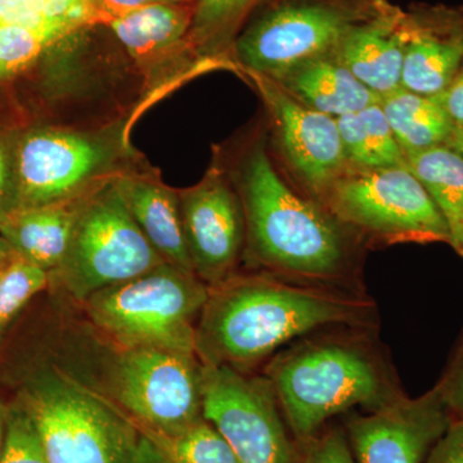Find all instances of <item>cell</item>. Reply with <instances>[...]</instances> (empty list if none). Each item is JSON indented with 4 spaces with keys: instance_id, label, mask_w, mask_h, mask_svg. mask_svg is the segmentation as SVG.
I'll return each mask as SVG.
<instances>
[{
    "instance_id": "1",
    "label": "cell",
    "mask_w": 463,
    "mask_h": 463,
    "mask_svg": "<svg viewBox=\"0 0 463 463\" xmlns=\"http://www.w3.org/2000/svg\"><path fill=\"white\" fill-rule=\"evenodd\" d=\"M370 298L346 289L289 281L270 273L209 288L196 326L201 362L246 370L289 341L318 330L373 328Z\"/></svg>"
},
{
    "instance_id": "2",
    "label": "cell",
    "mask_w": 463,
    "mask_h": 463,
    "mask_svg": "<svg viewBox=\"0 0 463 463\" xmlns=\"http://www.w3.org/2000/svg\"><path fill=\"white\" fill-rule=\"evenodd\" d=\"M250 263L289 281L364 294L350 230L277 172L267 148L249 152L240 176Z\"/></svg>"
},
{
    "instance_id": "3",
    "label": "cell",
    "mask_w": 463,
    "mask_h": 463,
    "mask_svg": "<svg viewBox=\"0 0 463 463\" xmlns=\"http://www.w3.org/2000/svg\"><path fill=\"white\" fill-rule=\"evenodd\" d=\"M371 330L346 327L303 339L268 365L265 377L298 443L350 408L376 411L405 397Z\"/></svg>"
},
{
    "instance_id": "4",
    "label": "cell",
    "mask_w": 463,
    "mask_h": 463,
    "mask_svg": "<svg viewBox=\"0 0 463 463\" xmlns=\"http://www.w3.org/2000/svg\"><path fill=\"white\" fill-rule=\"evenodd\" d=\"M209 288L196 276L163 263L84 301L91 321L123 349L196 352V326Z\"/></svg>"
},
{
    "instance_id": "5",
    "label": "cell",
    "mask_w": 463,
    "mask_h": 463,
    "mask_svg": "<svg viewBox=\"0 0 463 463\" xmlns=\"http://www.w3.org/2000/svg\"><path fill=\"white\" fill-rule=\"evenodd\" d=\"M20 403L50 463H133L141 438L133 420L66 374L35 377Z\"/></svg>"
},
{
    "instance_id": "6",
    "label": "cell",
    "mask_w": 463,
    "mask_h": 463,
    "mask_svg": "<svg viewBox=\"0 0 463 463\" xmlns=\"http://www.w3.org/2000/svg\"><path fill=\"white\" fill-rule=\"evenodd\" d=\"M318 203L350 231L380 242L450 245L446 219L407 164L347 165Z\"/></svg>"
},
{
    "instance_id": "7",
    "label": "cell",
    "mask_w": 463,
    "mask_h": 463,
    "mask_svg": "<svg viewBox=\"0 0 463 463\" xmlns=\"http://www.w3.org/2000/svg\"><path fill=\"white\" fill-rule=\"evenodd\" d=\"M163 263L115 182L76 207L69 250L56 270L69 294L84 303L100 289L130 281Z\"/></svg>"
},
{
    "instance_id": "8",
    "label": "cell",
    "mask_w": 463,
    "mask_h": 463,
    "mask_svg": "<svg viewBox=\"0 0 463 463\" xmlns=\"http://www.w3.org/2000/svg\"><path fill=\"white\" fill-rule=\"evenodd\" d=\"M376 0H277L236 41V56L252 74L281 78L330 53Z\"/></svg>"
},
{
    "instance_id": "9",
    "label": "cell",
    "mask_w": 463,
    "mask_h": 463,
    "mask_svg": "<svg viewBox=\"0 0 463 463\" xmlns=\"http://www.w3.org/2000/svg\"><path fill=\"white\" fill-rule=\"evenodd\" d=\"M112 385L139 430L175 434L203 419V362L197 353L123 349Z\"/></svg>"
},
{
    "instance_id": "10",
    "label": "cell",
    "mask_w": 463,
    "mask_h": 463,
    "mask_svg": "<svg viewBox=\"0 0 463 463\" xmlns=\"http://www.w3.org/2000/svg\"><path fill=\"white\" fill-rule=\"evenodd\" d=\"M267 377L203 364V416L223 435L241 463H301Z\"/></svg>"
},
{
    "instance_id": "11",
    "label": "cell",
    "mask_w": 463,
    "mask_h": 463,
    "mask_svg": "<svg viewBox=\"0 0 463 463\" xmlns=\"http://www.w3.org/2000/svg\"><path fill=\"white\" fill-rule=\"evenodd\" d=\"M453 419L437 385L417 398L354 416L346 437L355 463H423Z\"/></svg>"
},
{
    "instance_id": "12",
    "label": "cell",
    "mask_w": 463,
    "mask_h": 463,
    "mask_svg": "<svg viewBox=\"0 0 463 463\" xmlns=\"http://www.w3.org/2000/svg\"><path fill=\"white\" fill-rule=\"evenodd\" d=\"M179 203L194 274L209 288L222 285L234 276L245 251V215L239 194L214 172L185 192Z\"/></svg>"
},
{
    "instance_id": "13",
    "label": "cell",
    "mask_w": 463,
    "mask_h": 463,
    "mask_svg": "<svg viewBox=\"0 0 463 463\" xmlns=\"http://www.w3.org/2000/svg\"><path fill=\"white\" fill-rule=\"evenodd\" d=\"M250 74L269 109L286 163L312 199L318 201L349 165L336 118L307 108L272 79Z\"/></svg>"
},
{
    "instance_id": "14",
    "label": "cell",
    "mask_w": 463,
    "mask_h": 463,
    "mask_svg": "<svg viewBox=\"0 0 463 463\" xmlns=\"http://www.w3.org/2000/svg\"><path fill=\"white\" fill-rule=\"evenodd\" d=\"M105 160V149L79 134L57 130L29 134L17 154L18 207L58 205Z\"/></svg>"
},
{
    "instance_id": "15",
    "label": "cell",
    "mask_w": 463,
    "mask_h": 463,
    "mask_svg": "<svg viewBox=\"0 0 463 463\" xmlns=\"http://www.w3.org/2000/svg\"><path fill=\"white\" fill-rule=\"evenodd\" d=\"M402 88L438 97L463 62V7L420 5L408 9Z\"/></svg>"
},
{
    "instance_id": "16",
    "label": "cell",
    "mask_w": 463,
    "mask_h": 463,
    "mask_svg": "<svg viewBox=\"0 0 463 463\" xmlns=\"http://www.w3.org/2000/svg\"><path fill=\"white\" fill-rule=\"evenodd\" d=\"M407 39V11L376 0L373 11L344 33L334 54L381 99L402 88Z\"/></svg>"
},
{
    "instance_id": "17",
    "label": "cell",
    "mask_w": 463,
    "mask_h": 463,
    "mask_svg": "<svg viewBox=\"0 0 463 463\" xmlns=\"http://www.w3.org/2000/svg\"><path fill=\"white\" fill-rule=\"evenodd\" d=\"M274 81L307 108L335 118L380 100L337 60L334 51L300 63Z\"/></svg>"
},
{
    "instance_id": "18",
    "label": "cell",
    "mask_w": 463,
    "mask_h": 463,
    "mask_svg": "<svg viewBox=\"0 0 463 463\" xmlns=\"http://www.w3.org/2000/svg\"><path fill=\"white\" fill-rule=\"evenodd\" d=\"M134 221L165 263L196 276L183 230L181 203L172 191L139 178L116 182Z\"/></svg>"
},
{
    "instance_id": "19",
    "label": "cell",
    "mask_w": 463,
    "mask_h": 463,
    "mask_svg": "<svg viewBox=\"0 0 463 463\" xmlns=\"http://www.w3.org/2000/svg\"><path fill=\"white\" fill-rule=\"evenodd\" d=\"M76 207L58 205L16 207L0 213V236L14 254L43 269H57L69 250Z\"/></svg>"
},
{
    "instance_id": "20",
    "label": "cell",
    "mask_w": 463,
    "mask_h": 463,
    "mask_svg": "<svg viewBox=\"0 0 463 463\" xmlns=\"http://www.w3.org/2000/svg\"><path fill=\"white\" fill-rule=\"evenodd\" d=\"M380 105L405 156L447 145L455 130L456 124L437 97L399 88L381 97Z\"/></svg>"
},
{
    "instance_id": "21",
    "label": "cell",
    "mask_w": 463,
    "mask_h": 463,
    "mask_svg": "<svg viewBox=\"0 0 463 463\" xmlns=\"http://www.w3.org/2000/svg\"><path fill=\"white\" fill-rule=\"evenodd\" d=\"M405 158L446 219L450 246L463 257V157L444 145Z\"/></svg>"
},
{
    "instance_id": "22",
    "label": "cell",
    "mask_w": 463,
    "mask_h": 463,
    "mask_svg": "<svg viewBox=\"0 0 463 463\" xmlns=\"http://www.w3.org/2000/svg\"><path fill=\"white\" fill-rule=\"evenodd\" d=\"M194 12L173 2L155 3L116 18L108 25L134 58L147 60L182 41L191 30Z\"/></svg>"
},
{
    "instance_id": "23",
    "label": "cell",
    "mask_w": 463,
    "mask_h": 463,
    "mask_svg": "<svg viewBox=\"0 0 463 463\" xmlns=\"http://www.w3.org/2000/svg\"><path fill=\"white\" fill-rule=\"evenodd\" d=\"M336 125L349 165L377 169L407 164L380 100L361 111L339 116Z\"/></svg>"
},
{
    "instance_id": "24",
    "label": "cell",
    "mask_w": 463,
    "mask_h": 463,
    "mask_svg": "<svg viewBox=\"0 0 463 463\" xmlns=\"http://www.w3.org/2000/svg\"><path fill=\"white\" fill-rule=\"evenodd\" d=\"M139 431L170 463H241L223 435L205 419L175 434Z\"/></svg>"
},
{
    "instance_id": "25",
    "label": "cell",
    "mask_w": 463,
    "mask_h": 463,
    "mask_svg": "<svg viewBox=\"0 0 463 463\" xmlns=\"http://www.w3.org/2000/svg\"><path fill=\"white\" fill-rule=\"evenodd\" d=\"M47 283V270L18 255L0 267V332Z\"/></svg>"
},
{
    "instance_id": "26",
    "label": "cell",
    "mask_w": 463,
    "mask_h": 463,
    "mask_svg": "<svg viewBox=\"0 0 463 463\" xmlns=\"http://www.w3.org/2000/svg\"><path fill=\"white\" fill-rule=\"evenodd\" d=\"M257 0H199L192 20V39L203 48L222 44L233 35Z\"/></svg>"
},
{
    "instance_id": "27",
    "label": "cell",
    "mask_w": 463,
    "mask_h": 463,
    "mask_svg": "<svg viewBox=\"0 0 463 463\" xmlns=\"http://www.w3.org/2000/svg\"><path fill=\"white\" fill-rule=\"evenodd\" d=\"M0 463H50L38 428L21 403L8 410Z\"/></svg>"
},
{
    "instance_id": "28",
    "label": "cell",
    "mask_w": 463,
    "mask_h": 463,
    "mask_svg": "<svg viewBox=\"0 0 463 463\" xmlns=\"http://www.w3.org/2000/svg\"><path fill=\"white\" fill-rule=\"evenodd\" d=\"M298 446L301 463H355L346 432L341 429H331Z\"/></svg>"
},
{
    "instance_id": "29",
    "label": "cell",
    "mask_w": 463,
    "mask_h": 463,
    "mask_svg": "<svg viewBox=\"0 0 463 463\" xmlns=\"http://www.w3.org/2000/svg\"><path fill=\"white\" fill-rule=\"evenodd\" d=\"M437 386L452 419H463V336Z\"/></svg>"
},
{
    "instance_id": "30",
    "label": "cell",
    "mask_w": 463,
    "mask_h": 463,
    "mask_svg": "<svg viewBox=\"0 0 463 463\" xmlns=\"http://www.w3.org/2000/svg\"><path fill=\"white\" fill-rule=\"evenodd\" d=\"M170 2L173 0H88V24H109L146 5Z\"/></svg>"
},
{
    "instance_id": "31",
    "label": "cell",
    "mask_w": 463,
    "mask_h": 463,
    "mask_svg": "<svg viewBox=\"0 0 463 463\" xmlns=\"http://www.w3.org/2000/svg\"><path fill=\"white\" fill-rule=\"evenodd\" d=\"M425 463H463V419L453 420L431 448Z\"/></svg>"
},
{
    "instance_id": "32",
    "label": "cell",
    "mask_w": 463,
    "mask_h": 463,
    "mask_svg": "<svg viewBox=\"0 0 463 463\" xmlns=\"http://www.w3.org/2000/svg\"><path fill=\"white\" fill-rule=\"evenodd\" d=\"M456 125H463V62L452 83L437 97Z\"/></svg>"
},
{
    "instance_id": "33",
    "label": "cell",
    "mask_w": 463,
    "mask_h": 463,
    "mask_svg": "<svg viewBox=\"0 0 463 463\" xmlns=\"http://www.w3.org/2000/svg\"><path fill=\"white\" fill-rule=\"evenodd\" d=\"M133 463H170L154 443L141 432Z\"/></svg>"
},
{
    "instance_id": "34",
    "label": "cell",
    "mask_w": 463,
    "mask_h": 463,
    "mask_svg": "<svg viewBox=\"0 0 463 463\" xmlns=\"http://www.w3.org/2000/svg\"><path fill=\"white\" fill-rule=\"evenodd\" d=\"M448 147L455 149L457 154L463 157V125H456L449 141L447 143Z\"/></svg>"
},
{
    "instance_id": "35",
    "label": "cell",
    "mask_w": 463,
    "mask_h": 463,
    "mask_svg": "<svg viewBox=\"0 0 463 463\" xmlns=\"http://www.w3.org/2000/svg\"><path fill=\"white\" fill-rule=\"evenodd\" d=\"M7 157H5V149L0 146V200L5 196V187H7Z\"/></svg>"
},
{
    "instance_id": "36",
    "label": "cell",
    "mask_w": 463,
    "mask_h": 463,
    "mask_svg": "<svg viewBox=\"0 0 463 463\" xmlns=\"http://www.w3.org/2000/svg\"><path fill=\"white\" fill-rule=\"evenodd\" d=\"M8 410L0 403V457H2L3 446H5V425H7Z\"/></svg>"
},
{
    "instance_id": "37",
    "label": "cell",
    "mask_w": 463,
    "mask_h": 463,
    "mask_svg": "<svg viewBox=\"0 0 463 463\" xmlns=\"http://www.w3.org/2000/svg\"><path fill=\"white\" fill-rule=\"evenodd\" d=\"M14 255L16 254H14V251L12 250L11 246H9L7 241L0 236V263L9 260V259L14 258Z\"/></svg>"
},
{
    "instance_id": "38",
    "label": "cell",
    "mask_w": 463,
    "mask_h": 463,
    "mask_svg": "<svg viewBox=\"0 0 463 463\" xmlns=\"http://www.w3.org/2000/svg\"><path fill=\"white\" fill-rule=\"evenodd\" d=\"M5 261H3V263H0V267H2V265L5 264Z\"/></svg>"
}]
</instances>
